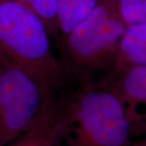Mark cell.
<instances>
[{
    "mask_svg": "<svg viewBox=\"0 0 146 146\" xmlns=\"http://www.w3.org/2000/svg\"><path fill=\"white\" fill-rule=\"evenodd\" d=\"M0 59L26 73L47 95H55L65 83L66 71L45 24L15 0H0Z\"/></svg>",
    "mask_w": 146,
    "mask_h": 146,
    "instance_id": "obj_1",
    "label": "cell"
},
{
    "mask_svg": "<svg viewBox=\"0 0 146 146\" xmlns=\"http://www.w3.org/2000/svg\"><path fill=\"white\" fill-rule=\"evenodd\" d=\"M83 84L58 102L65 124L59 146H130L132 128L120 100L98 85Z\"/></svg>",
    "mask_w": 146,
    "mask_h": 146,
    "instance_id": "obj_2",
    "label": "cell"
},
{
    "mask_svg": "<svg viewBox=\"0 0 146 146\" xmlns=\"http://www.w3.org/2000/svg\"><path fill=\"white\" fill-rule=\"evenodd\" d=\"M126 27L118 11L117 0H102L92 13L64 37L66 65L84 81L89 74L115 65Z\"/></svg>",
    "mask_w": 146,
    "mask_h": 146,
    "instance_id": "obj_3",
    "label": "cell"
},
{
    "mask_svg": "<svg viewBox=\"0 0 146 146\" xmlns=\"http://www.w3.org/2000/svg\"><path fill=\"white\" fill-rule=\"evenodd\" d=\"M48 96L26 73L0 59V146L26 130Z\"/></svg>",
    "mask_w": 146,
    "mask_h": 146,
    "instance_id": "obj_4",
    "label": "cell"
},
{
    "mask_svg": "<svg viewBox=\"0 0 146 146\" xmlns=\"http://www.w3.org/2000/svg\"><path fill=\"white\" fill-rule=\"evenodd\" d=\"M64 131L55 95H50L31 124L7 146H59Z\"/></svg>",
    "mask_w": 146,
    "mask_h": 146,
    "instance_id": "obj_5",
    "label": "cell"
},
{
    "mask_svg": "<svg viewBox=\"0 0 146 146\" xmlns=\"http://www.w3.org/2000/svg\"><path fill=\"white\" fill-rule=\"evenodd\" d=\"M124 69L119 80L108 86H98L115 94L127 114L139 105L146 106V67L136 66Z\"/></svg>",
    "mask_w": 146,
    "mask_h": 146,
    "instance_id": "obj_6",
    "label": "cell"
},
{
    "mask_svg": "<svg viewBox=\"0 0 146 146\" xmlns=\"http://www.w3.org/2000/svg\"><path fill=\"white\" fill-rule=\"evenodd\" d=\"M127 65L146 67V23L126 27L114 66L121 70Z\"/></svg>",
    "mask_w": 146,
    "mask_h": 146,
    "instance_id": "obj_7",
    "label": "cell"
},
{
    "mask_svg": "<svg viewBox=\"0 0 146 146\" xmlns=\"http://www.w3.org/2000/svg\"><path fill=\"white\" fill-rule=\"evenodd\" d=\"M102 0H59L58 26L65 37L84 21Z\"/></svg>",
    "mask_w": 146,
    "mask_h": 146,
    "instance_id": "obj_8",
    "label": "cell"
},
{
    "mask_svg": "<svg viewBox=\"0 0 146 146\" xmlns=\"http://www.w3.org/2000/svg\"><path fill=\"white\" fill-rule=\"evenodd\" d=\"M37 16L48 29L50 36L56 38L59 34L57 15L59 0H15Z\"/></svg>",
    "mask_w": 146,
    "mask_h": 146,
    "instance_id": "obj_9",
    "label": "cell"
},
{
    "mask_svg": "<svg viewBox=\"0 0 146 146\" xmlns=\"http://www.w3.org/2000/svg\"><path fill=\"white\" fill-rule=\"evenodd\" d=\"M117 8L127 26L146 23V0H117Z\"/></svg>",
    "mask_w": 146,
    "mask_h": 146,
    "instance_id": "obj_10",
    "label": "cell"
},
{
    "mask_svg": "<svg viewBox=\"0 0 146 146\" xmlns=\"http://www.w3.org/2000/svg\"><path fill=\"white\" fill-rule=\"evenodd\" d=\"M130 146H146V135L142 140L134 144H131Z\"/></svg>",
    "mask_w": 146,
    "mask_h": 146,
    "instance_id": "obj_11",
    "label": "cell"
}]
</instances>
